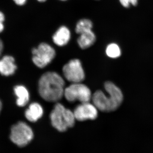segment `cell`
<instances>
[{
  "instance_id": "cell-1",
  "label": "cell",
  "mask_w": 153,
  "mask_h": 153,
  "mask_svg": "<svg viewBox=\"0 0 153 153\" xmlns=\"http://www.w3.org/2000/svg\"><path fill=\"white\" fill-rule=\"evenodd\" d=\"M65 82L60 74L54 71L43 74L38 81V92L45 101L56 102L64 96Z\"/></svg>"
},
{
  "instance_id": "cell-2",
  "label": "cell",
  "mask_w": 153,
  "mask_h": 153,
  "mask_svg": "<svg viewBox=\"0 0 153 153\" xmlns=\"http://www.w3.org/2000/svg\"><path fill=\"white\" fill-rule=\"evenodd\" d=\"M104 88L109 96L103 91L97 90L92 96L93 104L97 109L103 112H111L117 109L123 101V94L120 88L110 81H107Z\"/></svg>"
},
{
  "instance_id": "cell-3",
  "label": "cell",
  "mask_w": 153,
  "mask_h": 153,
  "mask_svg": "<svg viewBox=\"0 0 153 153\" xmlns=\"http://www.w3.org/2000/svg\"><path fill=\"white\" fill-rule=\"evenodd\" d=\"M52 126L60 132H64L74 126L75 119L74 112L60 103L55 105L50 114Z\"/></svg>"
},
{
  "instance_id": "cell-4",
  "label": "cell",
  "mask_w": 153,
  "mask_h": 153,
  "mask_svg": "<svg viewBox=\"0 0 153 153\" xmlns=\"http://www.w3.org/2000/svg\"><path fill=\"white\" fill-rule=\"evenodd\" d=\"M33 137V130L26 123L20 121L11 127L10 139L18 146L23 147L27 146Z\"/></svg>"
},
{
  "instance_id": "cell-5",
  "label": "cell",
  "mask_w": 153,
  "mask_h": 153,
  "mask_svg": "<svg viewBox=\"0 0 153 153\" xmlns=\"http://www.w3.org/2000/svg\"><path fill=\"white\" fill-rule=\"evenodd\" d=\"M32 60L38 68H43L52 62L56 56L55 49L49 44L42 43L32 49Z\"/></svg>"
},
{
  "instance_id": "cell-6",
  "label": "cell",
  "mask_w": 153,
  "mask_h": 153,
  "mask_svg": "<svg viewBox=\"0 0 153 153\" xmlns=\"http://www.w3.org/2000/svg\"><path fill=\"white\" fill-rule=\"evenodd\" d=\"M64 96L69 102L79 101L81 103L89 102L92 96L89 88L81 82L72 83L65 88Z\"/></svg>"
},
{
  "instance_id": "cell-7",
  "label": "cell",
  "mask_w": 153,
  "mask_h": 153,
  "mask_svg": "<svg viewBox=\"0 0 153 153\" xmlns=\"http://www.w3.org/2000/svg\"><path fill=\"white\" fill-rule=\"evenodd\" d=\"M62 70L64 77L71 83L81 82L85 79V72L79 59L70 60L64 65Z\"/></svg>"
},
{
  "instance_id": "cell-8",
  "label": "cell",
  "mask_w": 153,
  "mask_h": 153,
  "mask_svg": "<svg viewBox=\"0 0 153 153\" xmlns=\"http://www.w3.org/2000/svg\"><path fill=\"white\" fill-rule=\"evenodd\" d=\"M97 110L94 105L89 102H84L76 106L73 112L76 120L83 121L96 119L98 116Z\"/></svg>"
},
{
  "instance_id": "cell-9",
  "label": "cell",
  "mask_w": 153,
  "mask_h": 153,
  "mask_svg": "<svg viewBox=\"0 0 153 153\" xmlns=\"http://www.w3.org/2000/svg\"><path fill=\"white\" fill-rule=\"evenodd\" d=\"M71 38V33L68 28L62 26L58 28L52 37L53 43L58 47H63L68 44Z\"/></svg>"
},
{
  "instance_id": "cell-10",
  "label": "cell",
  "mask_w": 153,
  "mask_h": 153,
  "mask_svg": "<svg viewBox=\"0 0 153 153\" xmlns=\"http://www.w3.org/2000/svg\"><path fill=\"white\" fill-rule=\"evenodd\" d=\"M13 57L6 55L0 60V74L3 76H9L16 72L17 67Z\"/></svg>"
},
{
  "instance_id": "cell-11",
  "label": "cell",
  "mask_w": 153,
  "mask_h": 153,
  "mask_svg": "<svg viewBox=\"0 0 153 153\" xmlns=\"http://www.w3.org/2000/svg\"><path fill=\"white\" fill-rule=\"evenodd\" d=\"M44 114L42 106L38 102H33L25 111V116L31 122L35 123L41 118Z\"/></svg>"
},
{
  "instance_id": "cell-12",
  "label": "cell",
  "mask_w": 153,
  "mask_h": 153,
  "mask_svg": "<svg viewBox=\"0 0 153 153\" xmlns=\"http://www.w3.org/2000/svg\"><path fill=\"white\" fill-rule=\"evenodd\" d=\"M79 35V37L77 38V44L79 47L82 49L89 48L96 41V36L92 30Z\"/></svg>"
},
{
  "instance_id": "cell-13",
  "label": "cell",
  "mask_w": 153,
  "mask_h": 153,
  "mask_svg": "<svg viewBox=\"0 0 153 153\" xmlns=\"http://www.w3.org/2000/svg\"><path fill=\"white\" fill-rule=\"evenodd\" d=\"M14 91L17 97V105L19 107L25 106L30 100V94L27 88L23 85H18L14 87Z\"/></svg>"
},
{
  "instance_id": "cell-14",
  "label": "cell",
  "mask_w": 153,
  "mask_h": 153,
  "mask_svg": "<svg viewBox=\"0 0 153 153\" xmlns=\"http://www.w3.org/2000/svg\"><path fill=\"white\" fill-rule=\"evenodd\" d=\"M93 26V23L89 19H81L76 23L75 32L77 34L80 35L82 33L92 30Z\"/></svg>"
},
{
  "instance_id": "cell-15",
  "label": "cell",
  "mask_w": 153,
  "mask_h": 153,
  "mask_svg": "<svg viewBox=\"0 0 153 153\" xmlns=\"http://www.w3.org/2000/svg\"><path fill=\"white\" fill-rule=\"evenodd\" d=\"M107 55L108 57L116 58L119 57L121 54L119 46L117 44L111 43L108 44L105 50Z\"/></svg>"
},
{
  "instance_id": "cell-16",
  "label": "cell",
  "mask_w": 153,
  "mask_h": 153,
  "mask_svg": "<svg viewBox=\"0 0 153 153\" xmlns=\"http://www.w3.org/2000/svg\"><path fill=\"white\" fill-rule=\"evenodd\" d=\"M122 5L125 8H128L131 5L136 6L138 3V0H119Z\"/></svg>"
},
{
  "instance_id": "cell-17",
  "label": "cell",
  "mask_w": 153,
  "mask_h": 153,
  "mask_svg": "<svg viewBox=\"0 0 153 153\" xmlns=\"http://www.w3.org/2000/svg\"><path fill=\"white\" fill-rule=\"evenodd\" d=\"M13 1L18 5L22 6L26 4L27 0H13Z\"/></svg>"
},
{
  "instance_id": "cell-18",
  "label": "cell",
  "mask_w": 153,
  "mask_h": 153,
  "mask_svg": "<svg viewBox=\"0 0 153 153\" xmlns=\"http://www.w3.org/2000/svg\"><path fill=\"white\" fill-rule=\"evenodd\" d=\"M3 49H4V44L2 40L0 38V56L2 53Z\"/></svg>"
},
{
  "instance_id": "cell-19",
  "label": "cell",
  "mask_w": 153,
  "mask_h": 153,
  "mask_svg": "<svg viewBox=\"0 0 153 153\" xmlns=\"http://www.w3.org/2000/svg\"><path fill=\"white\" fill-rule=\"evenodd\" d=\"M5 20V16L2 12H0V22L3 23Z\"/></svg>"
},
{
  "instance_id": "cell-20",
  "label": "cell",
  "mask_w": 153,
  "mask_h": 153,
  "mask_svg": "<svg viewBox=\"0 0 153 153\" xmlns=\"http://www.w3.org/2000/svg\"><path fill=\"white\" fill-rule=\"evenodd\" d=\"M4 30V25H3V23L0 22V33L3 32Z\"/></svg>"
},
{
  "instance_id": "cell-21",
  "label": "cell",
  "mask_w": 153,
  "mask_h": 153,
  "mask_svg": "<svg viewBox=\"0 0 153 153\" xmlns=\"http://www.w3.org/2000/svg\"><path fill=\"white\" fill-rule=\"evenodd\" d=\"M2 108V104L0 100V113H1V111Z\"/></svg>"
},
{
  "instance_id": "cell-22",
  "label": "cell",
  "mask_w": 153,
  "mask_h": 153,
  "mask_svg": "<svg viewBox=\"0 0 153 153\" xmlns=\"http://www.w3.org/2000/svg\"><path fill=\"white\" fill-rule=\"evenodd\" d=\"M37 1H38V2H39L44 3L46 2L47 0H37Z\"/></svg>"
},
{
  "instance_id": "cell-23",
  "label": "cell",
  "mask_w": 153,
  "mask_h": 153,
  "mask_svg": "<svg viewBox=\"0 0 153 153\" xmlns=\"http://www.w3.org/2000/svg\"><path fill=\"white\" fill-rule=\"evenodd\" d=\"M60 1H67V0H60Z\"/></svg>"
}]
</instances>
